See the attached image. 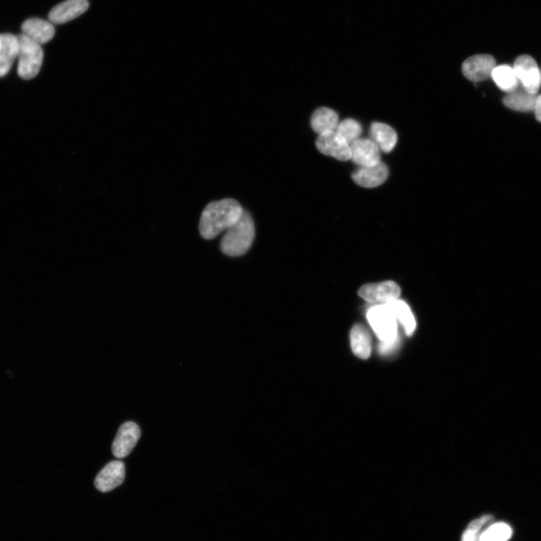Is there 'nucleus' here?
<instances>
[{
  "mask_svg": "<svg viewBox=\"0 0 541 541\" xmlns=\"http://www.w3.org/2000/svg\"><path fill=\"white\" fill-rule=\"evenodd\" d=\"M244 210L233 199H224L209 203L200 218V232L206 240H214L223 231L227 230L240 219Z\"/></svg>",
  "mask_w": 541,
  "mask_h": 541,
  "instance_id": "nucleus-1",
  "label": "nucleus"
},
{
  "mask_svg": "<svg viewBox=\"0 0 541 541\" xmlns=\"http://www.w3.org/2000/svg\"><path fill=\"white\" fill-rule=\"evenodd\" d=\"M255 237L254 220L244 210L240 219L230 227L223 236L220 243L222 252L230 257L242 256L252 247Z\"/></svg>",
  "mask_w": 541,
  "mask_h": 541,
  "instance_id": "nucleus-2",
  "label": "nucleus"
},
{
  "mask_svg": "<svg viewBox=\"0 0 541 541\" xmlns=\"http://www.w3.org/2000/svg\"><path fill=\"white\" fill-rule=\"evenodd\" d=\"M19 41L18 50V75L30 80L41 72L44 58L42 45H39L23 34L18 36Z\"/></svg>",
  "mask_w": 541,
  "mask_h": 541,
  "instance_id": "nucleus-3",
  "label": "nucleus"
},
{
  "mask_svg": "<svg viewBox=\"0 0 541 541\" xmlns=\"http://www.w3.org/2000/svg\"><path fill=\"white\" fill-rule=\"evenodd\" d=\"M367 319L381 341H392L399 336L397 319L387 305L373 306L368 311Z\"/></svg>",
  "mask_w": 541,
  "mask_h": 541,
  "instance_id": "nucleus-4",
  "label": "nucleus"
},
{
  "mask_svg": "<svg viewBox=\"0 0 541 541\" xmlns=\"http://www.w3.org/2000/svg\"><path fill=\"white\" fill-rule=\"evenodd\" d=\"M513 70L523 88L529 93L537 95L541 86V73L534 58L529 55L519 57Z\"/></svg>",
  "mask_w": 541,
  "mask_h": 541,
  "instance_id": "nucleus-5",
  "label": "nucleus"
},
{
  "mask_svg": "<svg viewBox=\"0 0 541 541\" xmlns=\"http://www.w3.org/2000/svg\"><path fill=\"white\" fill-rule=\"evenodd\" d=\"M316 146L323 154L333 156L340 161L351 160L350 145L336 131L319 135Z\"/></svg>",
  "mask_w": 541,
  "mask_h": 541,
  "instance_id": "nucleus-6",
  "label": "nucleus"
},
{
  "mask_svg": "<svg viewBox=\"0 0 541 541\" xmlns=\"http://www.w3.org/2000/svg\"><path fill=\"white\" fill-rule=\"evenodd\" d=\"M401 295V288L393 282L368 284L359 290V296L373 304H386L397 300Z\"/></svg>",
  "mask_w": 541,
  "mask_h": 541,
  "instance_id": "nucleus-7",
  "label": "nucleus"
},
{
  "mask_svg": "<svg viewBox=\"0 0 541 541\" xmlns=\"http://www.w3.org/2000/svg\"><path fill=\"white\" fill-rule=\"evenodd\" d=\"M141 436V429L134 422H127L119 429L112 444V454L118 458L127 457L133 451Z\"/></svg>",
  "mask_w": 541,
  "mask_h": 541,
  "instance_id": "nucleus-8",
  "label": "nucleus"
},
{
  "mask_svg": "<svg viewBox=\"0 0 541 541\" xmlns=\"http://www.w3.org/2000/svg\"><path fill=\"white\" fill-rule=\"evenodd\" d=\"M496 67L495 58L489 55H478L468 58L463 65L464 75L473 82L491 77Z\"/></svg>",
  "mask_w": 541,
  "mask_h": 541,
  "instance_id": "nucleus-9",
  "label": "nucleus"
},
{
  "mask_svg": "<svg viewBox=\"0 0 541 541\" xmlns=\"http://www.w3.org/2000/svg\"><path fill=\"white\" fill-rule=\"evenodd\" d=\"M351 160L360 167L373 166L381 162L380 150L371 139H359L350 144Z\"/></svg>",
  "mask_w": 541,
  "mask_h": 541,
  "instance_id": "nucleus-10",
  "label": "nucleus"
},
{
  "mask_svg": "<svg viewBox=\"0 0 541 541\" xmlns=\"http://www.w3.org/2000/svg\"><path fill=\"white\" fill-rule=\"evenodd\" d=\"M125 479V465L122 461H112L98 473L95 484L102 493H108L121 486Z\"/></svg>",
  "mask_w": 541,
  "mask_h": 541,
  "instance_id": "nucleus-11",
  "label": "nucleus"
},
{
  "mask_svg": "<svg viewBox=\"0 0 541 541\" xmlns=\"http://www.w3.org/2000/svg\"><path fill=\"white\" fill-rule=\"evenodd\" d=\"M88 0H65L53 8L48 21L53 24H63L84 14L89 9Z\"/></svg>",
  "mask_w": 541,
  "mask_h": 541,
  "instance_id": "nucleus-12",
  "label": "nucleus"
},
{
  "mask_svg": "<svg viewBox=\"0 0 541 541\" xmlns=\"http://www.w3.org/2000/svg\"><path fill=\"white\" fill-rule=\"evenodd\" d=\"M389 176V169L384 163L373 166L360 167L352 174L353 181L365 188H373L384 183Z\"/></svg>",
  "mask_w": 541,
  "mask_h": 541,
  "instance_id": "nucleus-13",
  "label": "nucleus"
},
{
  "mask_svg": "<svg viewBox=\"0 0 541 541\" xmlns=\"http://www.w3.org/2000/svg\"><path fill=\"white\" fill-rule=\"evenodd\" d=\"M22 34L39 45H44L51 41L55 35L54 24L41 18L26 20L21 26Z\"/></svg>",
  "mask_w": 541,
  "mask_h": 541,
  "instance_id": "nucleus-14",
  "label": "nucleus"
},
{
  "mask_svg": "<svg viewBox=\"0 0 541 541\" xmlns=\"http://www.w3.org/2000/svg\"><path fill=\"white\" fill-rule=\"evenodd\" d=\"M18 37L11 33L0 34V77L10 71L13 63L18 59Z\"/></svg>",
  "mask_w": 541,
  "mask_h": 541,
  "instance_id": "nucleus-15",
  "label": "nucleus"
},
{
  "mask_svg": "<svg viewBox=\"0 0 541 541\" xmlns=\"http://www.w3.org/2000/svg\"><path fill=\"white\" fill-rule=\"evenodd\" d=\"M350 345L353 353L358 358L366 360L372 352V339L368 329L361 324L355 325L350 332Z\"/></svg>",
  "mask_w": 541,
  "mask_h": 541,
  "instance_id": "nucleus-16",
  "label": "nucleus"
},
{
  "mask_svg": "<svg viewBox=\"0 0 541 541\" xmlns=\"http://www.w3.org/2000/svg\"><path fill=\"white\" fill-rule=\"evenodd\" d=\"M370 136L380 150L385 153L391 152L398 141L397 132L389 125L382 123L372 124Z\"/></svg>",
  "mask_w": 541,
  "mask_h": 541,
  "instance_id": "nucleus-17",
  "label": "nucleus"
},
{
  "mask_svg": "<svg viewBox=\"0 0 541 541\" xmlns=\"http://www.w3.org/2000/svg\"><path fill=\"white\" fill-rule=\"evenodd\" d=\"M537 95L529 93L520 87L509 93L504 99L505 107L516 112H530L535 109Z\"/></svg>",
  "mask_w": 541,
  "mask_h": 541,
  "instance_id": "nucleus-18",
  "label": "nucleus"
},
{
  "mask_svg": "<svg viewBox=\"0 0 541 541\" xmlns=\"http://www.w3.org/2000/svg\"><path fill=\"white\" fill-rule=\"evenodd\" d=\"M338 121V115L334 110L322 107L313 113L311 125L315 133L321 135L326 132L336 131Z\"/></svg>",
  "mask_w": 541,
  "mask_h": 541,
  "instance_id": "nucleus-19",
  "label": "nucleus"
},
{
  "mask_svg": "<svg viewBox=\"0 0 541 541\" xmlns=\"http://www.w3.org/2000/svg\"><path fill=\"white\" fill-rule=\"evenodd\" d=\"M491 77L496 85L508 94L517 90L520 85L515 71H514L513 68L508 65H500L496 67Z\"/></svg>",
  "mask_w": 541,
  "mask_h": 541,
  "instance_id": "nucleus-20",
  "label": "nucleus"
},
{
  "mask_svg": "<svg viewBox=\"0 0 541 541\" xmlns=\"http://www.w3.org/2000/svg\"><path fill=\"white\" fill-rule=\"evenodd\" d=\"M393 312L395 318L404 326L406 335L411 336L416 329V321L411 309L402 300H395L386 303Z\"/></svg>",
  "mask_w": 541,
  "mask_h": 541,
  "instance_id": "nucleus-21",
  "label": "nucleus"
},
{
  "mask_svg": "<svg viewBox=\"0 0 541 541\" xmlns=\"http://www.w3.org/2000/svg\"><path fill=\"white\" fill-rule=\"evenodd\" d=\"M513 534L511 527L505 523L491 525L481 534L480 541H508Z\"/></svg>",
  "mask_w": 541,
  "mask_h": 541,
  "instance_id": "nucleus-22",
  "label": "nucleus"
},
{
  "mask_svg": "<svg viewBox=\"0 0 541 541\" xmlns=\"http://www.w3.org/2000/svg\"><path fill=\"white\" fill-rule=\"evenodd\" d=\"M336 132L350 145L360 138L363 128L358 121L353 120V119H346L338 124Z\"/></svg>",
  "mask_w": 541,
  "mask_h": 541,
  "instance_id": "nucleus-23",
  "label": "nucleus"
},
{
  "mask_svg": "<svg viewBox=\"0 0 541 541\" xmlns=\"http://www.w3.org/2000/svg\"><path fill=\"white\" fill-rule=\"evenodd\" d=\"M399 345H400L399 336L392 341H386V342L381 341L380 345L378 347V351L381 355H389L390 353H392L394 350H397Z\"/></svg>",
  "mask_w": 541,
  "mask_h": 541,
  "instance_id": "nucleus-24",
  "label": "nucleus"
},
{
  "mask_svg": "<svg viewBox=\"0 0 541 541\" xmlns=\"http://www.w3.org/2000/svg\"><path fill=\"white\" fill-rule=\"evenodd\" d=\"M481 530H475L473 527L468 525L467 530L463 535L461 541H480Z\"/></svg>",
  "mask_w": 541,
  "mask_h": 541,
  "instance_id": "nucleus-25",
  "label": "nucleus"
},
{
  "mask_svg": "<svg viewBox=\"0 0 541 541\" xmlns=\"http://www.w3.org/2000/svg\"><path fill=\"white\" fill-rule=\"evenodd\" d=\"M534 111L537 120L541 123V95L537 97Z\"/></svg>",
  "mask_w": 541,
  "mask_h": 541,
  "instance_id": "nucleus-26",
  "label": "nucleus"
}]
</instances>
